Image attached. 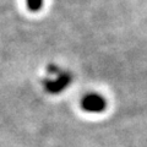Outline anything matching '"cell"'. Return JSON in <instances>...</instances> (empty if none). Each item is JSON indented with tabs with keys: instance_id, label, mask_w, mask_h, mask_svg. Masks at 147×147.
<instances>
[{
	"instance_id": "obj_3",
	"label": "cell",
	"mask_w": 147,
	"mask_h": 147,
	"mask_svg": "<svg viewBox=\"0 0 147 147\" xmlns=\"http://www.w3.org/2000/svg\"><path fill=\"white\" fill-rule=\"evenodd\" d=\"M44 0H26V6L31 12H38L43 7Z\"/></svg>"
},
{
	"instance_id": "obj_2",
	"label": "cell",
	"mask_w": 147,
	"mask_h": 147,
	"mask_svg": "<svg viewBox=\"0 0 147 147\" xmlns=\"http://www.w3.org/2000/svg\"><path fill=\"white\" fill-rule=\"evenodd\" d=\"M81 108L82 110H85L86 113L91 114H98L102 113L107 109V99L104 96L97 92H91V93L85 94L81 99Z\"/></svg>"
},
{
	"instance_id": "obj_1",
	"label": "cell",
	"mask_w": 147,
	"mask_h": 147,
	"mask_svg": "<svg viewBox=\"0 0 147 147\" xmlns=\"http://www.w3.org/2000/svg\"><path fill=\"white\" fill-rule=\"evenodd\" d=\"M48 72L50 76H53V79H47L44 82V88L49 93L58 94L63 92L67 86H70L72 79L69 72L59 70L58 67H50Z\"/></svg>"
}]
</instances>
